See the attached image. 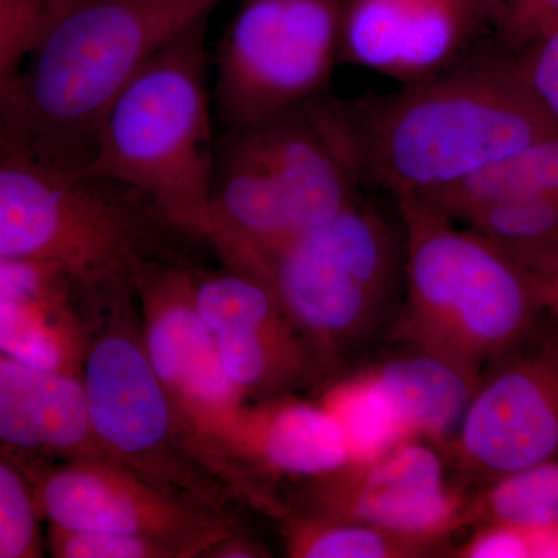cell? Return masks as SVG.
<instances>
[{
  "instance_id": "52a82bcc",
  "label": "cell",
  "mask_w": 558,
  "mask_h": 558,
  "mask_svg": "<svg viewBox=\"0 0 558 558\" xmlns=\"http://www.w3.org/2000/svg\"><path fill=\"white\" fill-rule=\"evenodd\" d=\"M344 0H241L216 54L213 109L236 131L323 97Z\"/></svg>"
},
{
  "instance_id": "8992f818",
  "label": "cell",
  "mask_w": 558,
  "mask_h": 558,
  "mask_svg": "<svg viewBox=\"0 0 558 558\" xmlns=\"http://www.w3.org/2000/svg\"><path fill=\"white\" fill-rule=\"evenodd\" d=\"M157 216L112 180L0 150V259L58 267L84 293L124 299L157 263L146 236Z\"/></svg>"
},
{
  "instance_id": "ba28073f",
  "label": "cell",
  "mask_w": 558,
  "mask_h": 558,
  "mask_svg": "<svg viewBox=\"0 0 558 558\" xmlns=\"http://www.w3.org/2000/svg\"><path fill=\"white\" fill-rule=\"evenodd\" d=\"M135 293L142 301L143 348L202 468L252 497L255 483L226 453L227 436L247 398L223 369L215 336L196 310L193 274L149 264Z\"/></svg>"
},
{
  "instance_id": "2e32d148",
  "label": "cell",
  "mask_w": 558,
  "mask_h": 558,
  "mask_svg": "<svg viewBox=\"0 0 558 558\" xmlns=\"http://www.w3.org/2000/svg\"><path fill=\"white\" fill-rule=\"evenodd\" d=\"M238 468L310 481L349 464L339 425L319 402L292 395L245 405L226 439Z\"/></svg>"
},
{
  "instance_id": "f1b7e54d",
  "label": "cell",
  "mask_w": 558,
  "mask_h": 558,
  "mask_svg": "<svg viewBox=\"0 0 558 558\" xmlns=\"http://www.w3.org/2000/svg\"><path fill=\"white\" fill-rule=\"evenodd\" d=\"M510 255L515 256L534 278L543 312L553 322L558 339V241Z\"/></svg>"
},
{
  "instance_id": "603a6c76",
  "label": "cell",
  "mask_w": 558,
  "mask_h": 558,
  "mask_svg": "<svg viewBox=\"0 0 558 558\" xmlns=\"http://www.w3.org/2000/svg\"><path fill=\"white\" fill-rule=\"evenodd\" d=\"M462 223L509 253L543 247L558 241V194L497 202Z\"/></svg>"
},
{
  "instance_id": "277c9868",
  "label": "cell",
  "mask_w": 558,
  "mask_h": 558,
  "mask_svg": "<svg viewBox=\"0 0 558 558\" xmlns=\"http://www.w3.org/2000/svg\"><path fill=\"white\" fill-rule=\"evenodd\" d=\"M208 22L171 40L113 98L84 171L135 191L175 230L207 242L218 142Z\"/></svg>"
},
{
  "instance_id": "44dd1931",
  "label": "cell",
  "mask_w": 558,
  "mask_h": 558,
  "mask_svg": "<svg viewBox=\"0 0 558 558\" xmlns=\"http://www.w3.org/2000/svg\"><path fill=\"white\" fill-rule=\"evenodd\" d=\"M318 402L339 425L349 464L374 461L411 439L366 369H348L326 381Z\"/></svg>"
},
{
  "instance_id": "9a60e30c",
  "label": "cell",
  "mask_w": 558,
  "mask_h": 558,
  "mask_svg": "<svg viewBox=\"0 0 558 558\" xmlns=\"http://www.w3.org/2000/svg\"><path fill=\"white\" fill-rule=\"evenodd\" d=\"M0 450L39 461L109 459L92 432L81 376L0 354Z\"/></svg>"
},
{
  "instance_id": "8fae6325",
  "label": "cell",
  "mask_w": 558,
  "mask_h": 558,
  "mask_svg": "<svg viewBox=\"0 0 558 558\" xmlns=\"http://www.w3.org/2000/svg\"><path fill=\"white\" fill-rule=\"evenodd\" d=\"M7 454L27 476L40 519L49 526L156 538L175 546L185 558L204 557L233 532L219 510L109 459L50 464Z\"/></svg>"
},
{
  "instance_id": "ac0fdd59",
  "label": "cell",
  "mask_w": 558,
  "mask_h": 558,
  "mask_svg": "<svg viewBox=\"0 0 558 558\" xmlns=\"http://www.w3.org/2000/svg\"><path fill=\"white\" fill-rule=\"evenodd\" d=\"M73 289L0 293V354L81 376L89 341L70 303Z\"/></svg>"
},
{
  "instance_id": "d4e9b609",
  "label": "cell",
  "mask_w": 558,
  "mask_h": 558,
  "mask_svg": "<svg viewBox=\"0 0 558 558\" xmlns=\"http://www.w3.org/2000/svg\"><path fill=\"white\" fill-rule=\"evenodd\" d=\"M62 10L61 0H0V101L22 62Z\"/></svg>"
},
{
  "instance_id": "f546056e",
  "label": "cell",
  "mask_w": 558,
  "mask_h": 558,
  "mask_svg": "<svg viewBox=\"0 0 558 558\" xmlns=\"http://www.w3.org/2000/svg\"><path fill=\"white\" fill-rule=\"evenodd\" d=\"M266 549L253 543L252 539L241 537V535L230 532L222 539H219L216 545L205 553L204 557L213 558H258L269 557Z\"/></svg>"
},
{
  "instance_id": "3957f363",
  "label": "cell",
  "mask_w": 558,
  "mask_h": 558,
  "mask_svg": "<svg viewBox=\"0 0 558 558\" xmlns=\"http://www.w3.org/2000/svg\"><path fill=\"white\" fill-rule=\"evenodd\" d=\"M405 244L403 295L387 339L483 374L538 328L534 278L508 250L421 197L395 199Z\"/></svg>"
},
{
  "instance_id": "1f68e13d",
  "label": "cell",
  "mask_w": 558,
  "mask_h": 558,
  "mask_svg": "<svg viewBox=\"0 0 558 558\" xmlns=\"http://www.w3.org/2000/svg\"><path fill=\"white\" fill-rule=\"evenodd\" d=\"M62 3H64L65 9L68 7L73 5V3L81 2V0H61Z\"/></svg>"
},
{
  "instance_id": "484cf974",
  "label": "cell",
  "mask_w": 558,
  "mask_h": 558,
  "mask_svg": "<svg viewBox=\"0 0 558 558\" xmlns=\"http://www.w3.org/2000/svg\"><path fill=\"white\" fill-rule=\"evenodd\" d=\"M47 548L54 558H185L156 538L58 526H49Z\"/></svg>"
},
{
  "instance_id": "83f0119b",
  "label": "cell",
  "mask_w": 558,
  "mask_h": 558,
  "mask_svg": "<svg viewBox=\"0 0 558 558\" xmlns=\"http://www.w3.org/2000/svg\"><path fill=\"white\" fill-rule=\"evenodd\" d=\"M558 25V0H505L498 22L502 49L517 51Z\"/></svg>"
},
{
  "instance_id": "ffe728a7",
  "label": "cell",
  "mask_w": 558,
  "mask_h": 558,
  "mask_svg": "<svg viewBox=\"0 0 558 558\" xmlns=\"http://www.w3.org/2000/svg\"><path fill=\"white\" fill-rule=\"evenodd\" d=\"M282 534L290 558H438L450 557L454 546L451 537L407 534L307 512L284 515Z\"/></svg>"
},
{
  "instance_id": "7a4b0ae2",
  "label": "cell",
  "mask_w": 558,
  "mask_h": 558,
  "mask_svg": "<svg viewBox=\"0 0 558 558\" xmlns=\"http://www.w3.org/2000/svg\"><path fill=\"white\" fill-rule=\"evenodd\" d=\"M226 0H81L62 10L0 101V150L84 172L102 113L165 46Z\"/></svg>"
},
{
  "instance_id": "7c38bea8",
  "label": "cell",
  "mask_w": 558,
  "mask_h": 558,
  "mask_svg": "<svg viewBox=\"0 0 558 558\" xmlns=\"http://www.w3.org/2000/svg\"><path fill=\"white\" fill-rule=\"evenodd\" d=\"M304 483L301 512L429 537L462 531L472 495L454 478L447 447L425 439Z\"/></svg>"
},
{
  "instance_id": "7402d4cb",
  "label": "cell",
  "mask_w": 558,
  "mask_h": 558,
  "mask_svg": "<svg viewBox=\"0 0 558 558\" xmlns=\"http://www.w3.org/2000/svg\"><path fill=\"white\" fill-rule=\"evenodd\" d=\"M484 523L558 527V459L476 488L465 509L464 529Z\"/></svg>"
},
{
  "instance_id": "e0dca14e",
  "label": "cell",
  "mask_w": 558,
  "mask_h": 558,
  "mask_svg": "<svg viewBox=\"0 0 558 558\" xmlns=\"http://www.w3.org/2000/svg\"><path fill=\"white\" fill-rule=\"evenodd\" d=\"M389 341L395 347L362 368L379 384L411 439L449 447L481 374L414 344Z\"/></svg>"
},
{
  "instance_id": "9c48e42d",
  "label": "cell",
  "mask_w": 558,
  "mask_h": 558,
  "mask_svg": "<svg viewBox=\"0 0 558 558\" xmlns=\"http://www.w3.org/2000/svg\"><path fill=\"white\" fill-rule=\"evenodd\" d=\"M81 379L92 432L110 461L222 512V488L197 461L142 336L110 326L87 344Z\"/></svg>"
},
{
  "instance_id": "4316f807",
  "label": "cell",
  "mask_w": 558,
  "mask_h": 558,
  "mask_svg": "<svg viewBox=\"0 0 558 558\" xmlns=\"http://www.w3.org/2000/svg\"><path fill=\"white\" fill-rule=\"evenodd\" d=\"M510 53L529 94L558 130V25Z\"/></svg>"
},
{
  "instance_id": "6da1fadb",
  "label": "cell",
  "mask_w": 558,
  "mask_h": 558,
  "mask_svg": "<svg viewBox=\"0 0 558 558\" xmlns=\"http://www.w3.org/2000/svg\"><path fill=\"white\" fill-rule=\"evenodd\" d=\"M360 182L392 199L446 189L557 128L506 49L469 50L428 78L355 101L307 105Z\"/></svg>"
},
{
  "instance_id": "5bb4252c",
  "label": "cell",
  "mask_w": 558,
  "mask_h": 558,
  "mask_svg": "<svg viewBox=\"0 0 558 558\" xmlns=\"http://www.w3.org/2000/svg\"><path fill=\"white\" fill-rule=\"evenodd\" d=\"M484 24L472 0H344L340 60L414 83L464 57Z\"/></svg>"
},
{
  "instance_id": "4dcf8cb0",
  "label": "cell",
  "mask_w": 558,
  "mask_h": 558,
  "mask_svg": "<svg viewBox=\"0 0 558 558\" xmlns=\"http://www.w3.org/2000/svg\"><path fill=\"white\" fill-rule=\"evenodd\" d=\"M472 2L475 3L484 21L495 22L498 25L502 7H505V0H472Z\"/></svg>"
},
{
  "instance_id": "4fadbf2b",
  "label": "cell",
  "mask_w": 558,
  "mask_h": 558,
  "mask_svg": "<svg viewBox=\"0 0 558 558\" xmlns=\"http://www.w3.org/2000/svg\"><path fill=\"white\" fill-rule=\"evenodd\" d=\"M193 296L223 369L247 400L278 398L319 380L306 344L266 282L230 267L193 270Z\"/></svg>"
},
{
  "instance_id": "cb8c5ba5",
  "label": "cell",
  "mask_w": 558,
  "mask_h": 558,
  "mask_svg": "<svg viewBox=\"0 0 558 558\" xmlns=\"http://www.w3.org/2000/svg\"><path fill=\"white\" fill-rule=\"evenodd\" d=\"M40 521L27 476L0 450V558L44 557Z\"/></svg>"
},
{
  "instance_id": "30bf717a",
  "label": "cell",
  "mask_w": 558,
  "mask_h": 558,
  "mask_svg": "<svg viewBox=\"0 0 558 558\" xmlns=\"http://www.w3.org/2000/svg\"><path fill=\"white\" fill-rule=\"evenodd\" d=\"M537 329L484 368L447 447L454 478L472 494L558 459V339Z\"/></svg>"
},
{
  "instance_id": "5b68a950",
  "label": "cell",
  "mask_w": 558,
  "mask_h": 558,
  "mask_svg": "<svg viewBox=\"0 0 558 558\" xmlns=\"http://www.w3.org/2000/svg\"><path fill=\"white\" fill-rule=\"evenodd\" d=\"M403 231L371 197L288 242L260 274L306 344L318 379L385 339L403 295Z\"/></svg>"
},
{
  "instance_id": "d6986e66",
  "label": "cell",
  "mask_w": 558,
  "mask_h": 558,
  "mask_svg": "<svg viewBox=\"0 0 558 558\" xmlns=\"http://www.w3.org/2000/svg\"><path fill=\"white\" fill-rule=\"evenodd\" d=\"M558 194V132L492 161L453 185L418 196L457 222L497 202ZM416 197V196H414Z\"/></svg>"
}]
</instances>
